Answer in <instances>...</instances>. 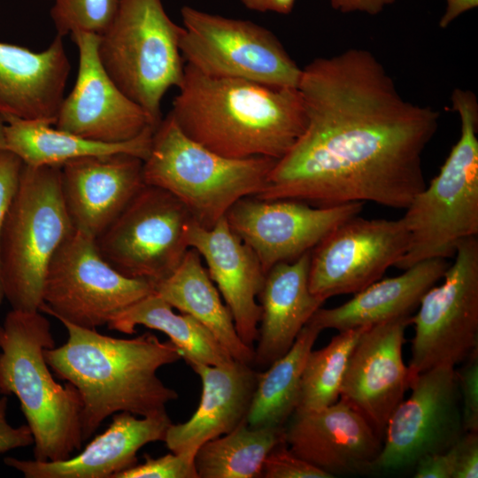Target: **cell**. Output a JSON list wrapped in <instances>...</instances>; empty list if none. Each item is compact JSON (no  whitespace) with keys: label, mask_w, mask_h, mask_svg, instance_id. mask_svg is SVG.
Returning <instances> with one entry per match:
<instances>
[{"label":"cell","mask_w":478,"mask_h":478,"mask_svg":"<svg viewBox=\"0 0 478 478\" xmlns=\"http://www.w3.org/2000/svg\"><path fill=\"white\" fill-rule=\"evenodd\" d=\"M409 230L399 220L354 216L334 228L310 252L309 289L326 301L355 294L395 266L406 252Z\"/></svg>","instance_id":"14"},{"label":"cell","mask_w":478,"mask_h":478,"mask_svg":"<svg viewBox=\"0 0 478 478\" xmlns=\"http://www.w3.org/2000/svg\"><path fill=\"white\" fill-rule=\"evenodd\" d=\"M4 119L0 115V152L4 150Z\"/></svg>","instance_id":"43"},{"label":"cell","mask_w":478,"mask_h":478,"mask_svg":"<svg viewBox=\"0 0 478 478\" xmlns=\"http://www.w3.org/2000/svg\"><path fill=\"white\" fill-rule=\"evenodd\" d=\"M144 458L143 464H135L114 478H198L192 457L171 452L157 459Z\"/></svg>","instance_id":"33"},{"label":"cell","mask_w":478,"mask_h":478,"mask_svg":"<svg viewBox=\"0 0 478 478\" xmlns=\"http://www.w3.org/2000/svg\"><path fill=\"white\" fill-rule=\"evenodd\" d=\"M243 4L255 12H272L289 14L293 10L296 0H241Z\"/></svg>","instance_id":"41"},{"label":"cell","mask_w":478,"mask_h":478,"mask_svg":"<svg viewBox=\"0 0 478 478\" xmlns=\"http://www.w3.org/2000/svg\"><path fill=\"white\" fill-rule=\"evenodd\" d=\"M60 174L61 166L23 165L0 238L2 285L12 309L39 311L50 259L74 231Z\"/></svg>","instance_id":"7"},{"label":"cell","mask_w":478,"mask_h":478,"mask_svg":"<svg viewBox=\"0 0 478 478\" xmlns=\"http://www.w3.org/2000/svg\"><path fill=\"white\" fill-rule=\"evenodd\" d=\"M63 37L33 51L0 42V115L55 124L71 65Z\"/></svg>","instance_id":"23"},{"label":"cell","mask_w":478,"mask_h":478,"mask_svg":"<svg viewBox=\"0 0 478 478\" xmlns=\"http://www.w3.org/2000/svg\"><path fill=\"white\" fill-rule=\"evenodd\" d=\"M190 367L201 380L200 402L187 421L171 424L164 442L171 452L194 458L203 443L246 422L258 372L235 359Z\"/></svg>","instance_id":"22"},{"label":"cell","mask_w":478,"mask_h":478,"mask_svg":"<svg viewBox=\"0 0 478 478\" xmlns=\"http://www.w3.org/2000/svg\"><path fill=\"white\" fill-rule=\"evenodd\" d=\"M8 399L0 397V454L14 449L26 448L34 444L29 427H12L6 419Z\"/></svg>","instance_id":"38"},{"label":"cell","mask_w":478,"mask_h":478,"mask_svg":"<svg viewBox=\"0 0 478 478\" xmlns=\"http://www.w3.org/2000/svg\"><path fill=\"white\" fill-rule=\"evenodd\" d=\"M404 316L365 328L349 358L340 398L358 411L382 436L387 422L410 388L403 359Z\"/></svg>","instance_id":"17"},{"label":"cell","mask_w":478,"mask_h":478,"mask_svg":"<svg viewBox=\"0 0 478 478\" xmlns=\"http://www.w3.org/2000/svg\"><path fill=\"white\" fill-rule=\"evenodd\" d=\"M54 346L50 323L40 311L11 309L0 324V393L19 399L40 461L66 459L83 443L80 394L54 380L44 357Z\"/></svg>","instance_id":"4"},{"label":"cell","mask_w":478,"mask_h":478,"mask_svg":"<svg viewBox=\"0 0 478 478\" xmlns=\"http://www.w3.org/2000/svg\"><path fill=\"white\" fill-rule=\"evenodd\" d=\"M187 238L189 247L195 249L204 260L240 338L254 349L261 317L258 297L266 277L258 257L232 231L226 216L211 228L193 221Z\"/></svg>","instance_id":"20"},{"label":"cell","mask_w":478,"mask_h":478,"mask_svg":"<svg viewBox=\"0 0 478 478\" xmlns=\"http://www.w3.org/2000/svg\"><path fill=\"white\" fill-rule=\"evenodd\" d=\"M415 478H452L453 457L450 448L420 459L413 466Z\"/></svg>","instance_id":"39"},{"label":"cell","mask_w":478,"mask_h":478,"mask_svg":"<svg viewBox=\"0 0 478 478\" xmlns=\"http://www.w3.org/2000/svg\"><path fill=\"white\" fill-rule=\"evenodd\" d=\"M451 102L460 135L437 175L405 209L410 243L399 269L452 258L463 240L478 235V100L473 91L455 89Z\"/></svg>","instance_id":"5"},{"label":"cell","mask_w":478,"mask_h":478,"mask_svg":"<svg viewBox=\"0 0 478 478\" xmlns=\"http://www.w3.org/2000/svg\"><path fill=\"white\" fill-rule=\"evenodd\" d=\"M452 478L478 477V432H465L451 447Z\"/></svg>","instance_id":"37"},{"label":"cell","mask_w":478,"mask_h":478,"mask_svg":"<svg viewBox=\"0 0 478 478\" xmlns=\"http://www.w3.org/2000/svg\"><path fill=\"white\" fill-rule=\"evenodd\" d=\"M171 424L166 412L140 418L121 412L73 457L59 461L6 457L4 462L26 478H114L137 464V452L144 445L164 441Z\"/></svg>","instance_id":"21"},{"label":"cell","mask_w":478,"mask_h":478,"mask_svg":"<svg viewBox=\"0 0 478 478\" xmlns=\"http://www.w3.org/2000/svg\"><path fill=\"white\" fill-rule=\"evenodd\" d=\"M282 440L283 428H251L245 422L197 449L198 478H259L266 456Z\"/></svg>","instance_id":"30"},{"label":"cell","mask_w":478,"mask_h":478,"mask_svg":"<svg viewBox=\"0 0 478 478\" xmlns=\"http://www.w3.org/2000/svg\"><path fill=\"white\" fill-rule=\"evenodd\" d=\"M155 292L204 326L235 360L253 364L254 349L240 338L227 306L195 249L189 248L175 271L155 285Z\"/></svg>","instance_id":"26"},{"label":"cell","mask_w":478,"mask_h":478,"mask_svg":"<svg viewBox=\"0 0 478 478\" xmlns=\"http://www.w3.org/2000/svg\"><path fill=\"white\" fill-rule=\"evenodd\" d=\"M362 203L314 206L290 200H238L226 213L232 231L258 257L266 273L274 265L291 262L310 252L343 221L359 215Z\"/></svg>","instance_id":"15"},{"label":"cell","mask_w":478,"mask_h":478,"mask_svg":"<svg viewBox=\"0 0 478 478\" xmlns=\"http://www.w3.org/2000/svg\"><path fill=\"white\" fill-rule=\"evenodd\" d=\"M50 16L57 35L73 32L103 35L112 24L120 0H54Z\"/></svg>","instance_id":"32"},{"label":"cell","mask_w":478,"mask_h":478,"mask_svg":"<svg viewBox=\"0 0 478 478\" xmlns=\"http://www.w3.org/2000/svg\"><path fill=\"white\" fill-rule=\"evenodd\" d=\"M66 342L44 351L52 373L73 385L81 400L83 442L111 415L127 412L146 417L166 412L178 393L158 376L164 366L181 359L171 341L152 333L117 338L60 321Z\"/></svg>","instance_id":"2"},{"label":"cell","mask_w":478,"mask_h":478,"mask_svg":"<svg viewBox=\"0 0 478 478\" xmlns=\"http://www.w3.org/2000/svg\"><path fill=\"white\" fill-rule=\"evenodd\" d=\"M275 162L220 155L186 135L168 113L153 133L143 175L146 185L171 193L196 223L211 228L238 200L263 190Z\"/></svg>","instance_id":"6"},{"label":"cell","mask_w":478,"mask_h":478,"mask_svg":"<svg viewBox=\"0 0 478 478\" xmlns=\"http://www.w3.org/2000/svg\"><path fill=\"white\" fill-rule=\"evenodd\" d=\"M409 389L410 397L387 422L373 471L413 467L423 457L447 451L466 432L454 366L420 373Z\"/></svg>","instance_id":"13"},{"label":"cell","mask_w":478,"mask_h":478,"mask_svg":"<svg viewBox=\"0 0 478 478\" xmlns=\"http://www.w3.org/2000/svg\"><path fill=\"white\" fill-rule=\"evenodd\" d=\"M365 328L338 331L327 345L310 351L302 374L296 411L321 409L339 399L350 355Z\"/></svg>","instance_id":"31"},{"label":"cell","mask_w":478,"mask_h":478,"mask_svg":"<svg viewBox=\"0 0 478 478\" xmlns=\"http://www.w3.org/2000/svg\"><path fill=\"white\" fill-rule=\"evenodd\" d=\"M397 0H330L331 6L341 12H354L376 15Z\"/></svg>","instance_id":"40"},{"label":"cell","mask_w":478,"mask_h":478,"mask_svg":"<svg viewBox=\"0 0 478 478\" xmlns=\"http://www.w3.org/2000/svg\"><path fill=\"white\" fill-rule=\"evenodd\" d=\"M183 27L166 14L161 0H120L99 35L98 57L114 83L158 127L166 93L184 76L180 43Z\"/></svg>","instance_id":"8"},{"label":"cell","mask_w":478,"mask_h":478,"mask_svg":"<svg viewBox=\"0 0 478 478\" xmlns=\"http://www.w3.org/2000/svg\"><path fill=\"white\" fill-rule=\"evenodd\" d=\"M193 219L168 191L144 185L95 239L102 258L121 274L155 285L170 276L187 251Z\"/></svg>","instance_id":"11"},{"label":"cell","mask_w":478,"mask_h":478,"mask_svg":"<svg viewBox=\"0 0 478 478\" xmlns=\"http://www.w3.org/2000/svg\"><path fill=\"white\" fill-rule=\"evenodd\" d=\"M261 478H332L328 473L296 455L284 439L266 456Z\"/></svg>","instance_id":"34"},{"label":"cell","mask_w":478,"mask_h":478,"mask_svg":"<svg viewBox=\"0 0 478 478\" xmlns=\"http://www.w3.org/2000/svg\"><path fill=\"white\" fill-rule=\"evenodd\" d=\"M297 89L305 128L254 197L405 209L427 185L422 154L438 129L439 111L405 99L364 49L313 59L302 68Z\"/></svg>","instance_id":"1"},{"label":"cell","mask_w":478,"mask_h":478,"mask_svg":"<svg viewBox=\"0 0 478 478\" xmlns=\"http://www.w3.org/2000/svg\"><path fill=\"white\" fill-rule=\"evenodd\" d=\"M143 166L142 158L127 153L62 165L61 190L74 229L97 238L145 185Z\"/></svg>","instance_id":"19"},{"label":"cell","mask_w":478,"mask_h":478,"mask_svg":"<svg viewBox=\"0 0 478 478\" xmlns=\"http://www.w3.org/2000/svg\"><path fill=\"white\" fill-rule=\"evenodd\" d=\"M466 432H478V349L456 369Z\"/></svg>","instance_id":"35"},{"label":"cell","mask_w":478,"mask_h":478,"mask_svg":"<svg viewBox=\"0 0 478 478\" xmlns=\"http://www.w3.org/2000/svg\"><path fill=\"white\" fill-rule=\"evenodd\" d=\"M154 292L153 284L114 269L100 255L95 239L74 229L50 259L39 311L59 321L97 329Z\"/></svg>","instance_id":"10"},{"label":"cell","mask_w":478,"mask_h":478,"mask_svg":"<svg viewBox=\"0 0 478 478\" xmlns=\"http://www.w3.org/2000/svg\"><path fill=\"white\" fill-rule=\"evenodd\" d=\"M310 252L278 263L266 273L258 297L261 317L253 358L258 366L267 367L285 354L325 302L309 289Z\"/></svg>","instance_id":"24"},{"label":"cell","mask_w":478,"mask_h":478,"mask_svg":"<svg viewBox=\"0 0 478 478\" xmlns=\"http://www.w3.org/2000/svg\"><path fill=\"white\" fill-rule=\"evenodd\" d=\"M446 9L439 21L441 28H446L459 16L478 5V0H445Z\"/></svg>","instance_id":"42"},{"label":"cell","mask_w":478,"mask_h":478,"mask_svg":"<svg viewBox=\"0 0 478 478\" xmlns=\"http://www.w3.org/2000/svg\"><path fill=\"white\" fill-rule=\"evenodd\" d=\"M169 114L181 130L209 150L232 158L278 160L306 121L297 88H278L205 75L188 64Z\"/></svg>","instance_id":"3"},{"label":"cell","mask_w":478,"mask_h":478,"mask_svg":"<svg viewBox=\"0 0 478 478\" xmlns=\"http://www.w3.org/2000/svg\"><path fill=\"white\" fill-rule=\"evenodd\" d=\"M320 332L308 321L289 350L258 373L246 420L250 427H284L297 410L305 364Z\"/></svg>","instance_id":"29"},{"label":"cell","mask_w":478,"mask_h":478,"mask_svg":"<svg viewBox=\"0 0 478 478\" xmlns=\"http://www.w3.org/2000/svg\"><path fill=\"white\" fill-rule=\"evenodd\" d=\"M180 49L186 64L212 77L298 88L302 68L267 28L250 20L181 10Z\"/></svg>","instance_id":"9"},{"label":"cell","mask_w":478,"mask_h":478,"mask_svg":"<svg viewBox=\"0 0 478 478\" xmlns=\"http://www.w3.org/2000/svg\"><path fill=\"white\" fill-rule=\"evenodd\" d=\"M4 150L17 155L25 165L62 166L85 157L127 153L147 158L154 128L123 143H102L52 127L43 120L4 117Z\"/></svg>","instance_id":"27"},{"label":"cell","mask_w":478,"mask_h":478,"mask_svg":"<svg viewBox=\"0 0 478 478\" xmlns=\"http://www.w3.org/2000/svg\"><path fill=\"white\" fill-rule=\"evenodd\" d=\"M79 52L75 83L65 96L55 127L102 143L132 140L157 127L149 115L126 96L104 68L98 57L99 35L73 32Z\"/></svg>","instance_id":"16"},{"label":"cell","mask_w":478,"mask_h":478,"mask_svg":"<svg viewBox=\"0 0 478 478\" xmlns=\"http://www.w3.org/2000/svg\"><path fill=\"white\" fill-rule=\"evenodd\" d=\"M173 309L154 292L120 312L107 327L125 334L135 333L136 326L160 331L190 366H219L234 359L204 326L190 315L175 313Z\"/></svg>","instance_id":"28"},{"label":"cell","mask_w":478,"mask_h":478,"mask_svg":"<svg viewBox=\"0 0 478 478\" xmlns=\"http://www.w3.org/2000/svg\"><path fill=\"white\" fill-rule=\"evenodd\" d=\"M283 439L296 455L333 477L373 471L382 446V436L341 398L321 409L295 411Z\"/></svg>","instance_id":"18"},{"label":"cell","mask_w":478,"mask_h":478,"mask_svg":"<svg viewBox=\"0 0 478 478\" xmlns=\"http://www.w3.org/2000/svg\"><path fill=\"white\" fill-rule=\"evenodd\" d=\"M23 161L14 153L4 150L0 152V238L4 220L17 191ZM4 300L0 265V305Z\"/></svg>","instance_id":"36"},{"label":"cell","mask_w":478,"mask_h":478,"mask_svg":"<svg viewBox=\"0 0 478 478\" xmlns=\"http://www.w3.org/2000/svg\"><path fill=\"white\" fill-rule=\"evenodd\" d=\"M455 259L421 297L415 315L411 358V382L434 367L456 366L478 349V240H463Z\"/></svg>","instance_id":"12"},{"label":"cell","mask_w":478,"mask_h":478,"mask_svg":"<svg viewBox=\"0 0 478 478\" xmlns=\"http://www.w3.org/2000/svg\"><path fill=\"white\" fill-rule=\"evenodd\" d=\"M449 266L444 258L420 261L397 276L374 281L341 305L319 308L309 321L320 330L342 331L412 315Z\"/></svg>","instance_id":"25"}]
</instances>
